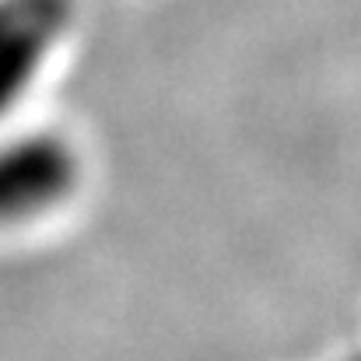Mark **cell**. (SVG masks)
<instances>
[{"mask_svg": "<svg viewBox=\"0 0 361 361\" xmlns=\"http://www.w3.org/2000/svg\"><path fill=\"white\" fill-rule=\"evenodd\" d=\"M81 151L49 126L0 133V228L56 214L81 186Z\"/></svg>", "mask_w": 361, "mask_h": 361, "instance_id": "6da1fadb", "label": "cell"}, {"mask_svg": "<svg viewBox=\"0 0 361 361\" xmlns=\"http://www.w3.org/2000/svg\"><path fill=\"white\" fill-rule=\"evenodd\" d=\"M74 28V0H0V126L35 92Z\"/></svg>", "mask_w": 361, "mask_h": 361, "instance_id": "7a4b0ae2", "label": "cell"}]
</instances>
